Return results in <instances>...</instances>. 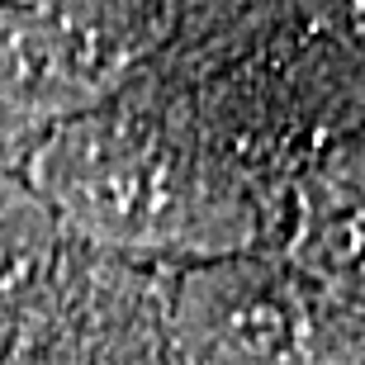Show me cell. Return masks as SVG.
<instances>
[{
	"mask_svg": "<svg viewBox=\"0 0 365 365\" xmlns=\"http://www.w3.org/2000/svg\"><path fill=\"white\" fill-rule=\"evenodd\" d=\"M53 200L119 242H180L200 218V185L176 152L138 128L81 123L43 157Z\"/></svg>",
	"mask_w": 365,
	"mask_h": 365,
	"instance_id": "cell-1",
	"label": "cell"
},
{
	"mask_svg": "<svg viewBox=\"0 0 365 365\" xmlns=\"http://www.w3.org/2000/svg\"><path fill=\"white\" fill-rule=\"evenodd\" d=\"M133 57L109 0H0V95L29 109H76Z\"/></svg>",
	"mask_w": 365,
	"mask_h": 365,
	"instance_id": "cell-2",
	"label": "cell"
},
{
	"mask_svg": "<svg viewBox=\"0 0 365 365\" xmlns=\"http://www.w3.org/2000/svg\"><path fill=\"white\" fill-rule=\"evenodd\" d=\"M271 280H247V275H218L195 289V318L209 341V351L228 356L237 365L280 361L299 337L294 309L284 304Z\"/></svg>",
	"mask_w": 365,
	"mask_h": 365,
	"instance_id": "cell-3",
	"label": "cell"
},
{
	"mask_svg": "<svg viewBox=\"0 0 365 365\" xmlns=\"http://www.w3.org/2000/svg\"><path fill=\"white\" fill-rule=\"evenodd\" d=\"M38 252H43L38 218L24 204H0V289L19 280Z\"/></svg>",
	"mask_w": 365,
	"mask_h": 365,
	"instance_id": "cell-4",
	"label": "cell"
},
{
	"mask_svg": "<svg viewBox=\"0 0 365 365\" xmlns=\"http://www.w3.org/2000/svg\"><path fill=\"white\" fill-rule=\"evenodd\" d=\"M323 14L346 34L356 53L365 57V0H323Z\"/></svg>",
	"mask_w": 365,
	"mask_h": 365,
	"instance_id": "cell-5",
	"label": "cell"
}]
</instances>
